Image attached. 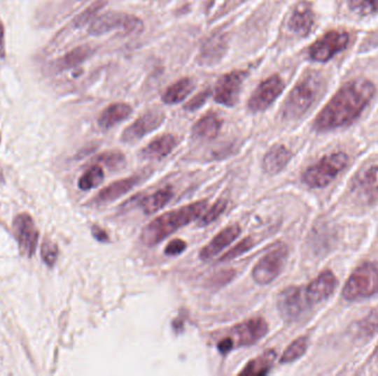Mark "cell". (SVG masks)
<instances>
[{
    "label": "cell",
    "mask_w": 378,
    "mask_h": 376,
    "mask_svg": "<svg viewBox=\"0 0 378 376\" xmlns=\"http://www.w3.org/2000/svg\"><path fill=\"white\" fill-rule=\"evenodd\" d=\"M375 85L366 79L349 82L334 95L314 120L318 131H332L352 123L375 94Z\"/></svg>",
    "instance_id": "1"
},
{
    "label": "cell",
    "mask_w": 378,
    "mask_h": 376,
    "mask_svg": "<svg viewBox=\"0 0 378 376\" xmlns=\"http://www.w3.org/2000/svg\"><path fill=\"white\" fill-rule=\"evenodd\" d=\"M207 200L192 202L184 207L177 208L173 211H168L160 217L152 219L141 233V242L145 246L152 247L158 245L162 240L172 236L173 233L184 228L189 223L202 217L207 209Z\"/></svg>",
    "instance_id": "2"
},
{
    "label": "cell",
    "mask_w": 378,
    "mask_h": 376,
    "mask_svg": "<svg viewBox=\"0 0 378 376\" xmlns=\"http://www.w3.org/2000/svg\"><path fill=\"white\" fill-rule=\"evenodd\" d=\"M321 79L318 74L310 72L293 87L282 108L286 120H297L312 106L318 96Z\"/></svg>",
    "instance_id": "3"
},
{
    "label": "cell",
    "mask_w": 378,
    "mask_h": 376,
    "mask_svg": "<svg viewBox=\"0 0 378 376\" xmlns=\"http://www.w3.org/2000/svg\"><path fill=\"white\" fill-rule=\"evenodd\" d=\"M347 164L349 157L344 152L328 154L305 170L302 181L310 188H323L335 179L336 175L346 167Z\"/></svg>",
    "instance_id": "4"
},
{
    "label": "cell",
    "mask_w": 378,
    "mask_h": 376,
    "mask_svg": "<svg viewBox=\"0 0 378 376\" xmlns=\"http://www.w3.org/2000/svg\"><path fill=\"white\" fill-rule=\"evenodd\" d=\"M378 294V265L365 263L355 269L343 289L347 301H358Z\"/></svg>",
    "instance_id": "5"
},
{
    "label": "cell",
    "mask_w": 378,
    "mask_h": 376,
    "mask_svg": "<svg viewBox=\"0 0 378 376\" xmlns=\"http://www.w3.org/2000/svg\"><path fill=\"white\" fill-rule=\"evenodd\" d=\"M289 250L284 243H276L252 269V278L258 285H269L284 270Z\"/></svg>",
    "instance_id": "6"
},
{
    "label": "cell",
    "mask_w": 378,
    "mask_h": 376,
    "mask_svg": "<svg viewBox=\"0 0 378 376\" xmlns=\"http://www.w3.org/2000/svg\"><path fill=\"white\" fill-rule=\"evenodd\" d=\"M113 30H120L127 34H137L142 31L143 22L137 17L127 13H106L93 20L89 32L93 36H100Z\"/></svg>",
    "instance_id": "7"
},
{
    "label": "cell",
    "mask_w": 378,
    "mask_h": 376,
    "mask_svg": "<svg viewBox=\"0 0 378 376\" xmlns=\"http://www.w3.org/2000/svg\"><path fill=\"white\" fill-rule=\"evenodd\" d=\"M311 306L305 296L304 288L288 287L278 297V310L284 321H298L307 314Z\"/></svg>",
    "instance_id": "8"
},
{
    "label": "cell",
    "mask_w": 378,
    "mask_h": 376,
    "mask_svg": "<svg viewBox=\"0 0 378 376\" xmlns=\"http://www.w3.org/2000/svg\"><path fill=\"white\" fill-rule=\"evenodd\" d=\"M349 34L332 30L311 45L309 53L311 59L316 62H328L334 55L341 52L349 43Z\"/></svg>",
    "instance_id": "9"
},
{
    "label": "cell",
    "mask_w": 378,
    "mask_h": 376,
    "mask_svg": "<svg viewBox=\"0 0 378 376\" xmlns=\"http://www.w3.org/2000/svg\"><path fill=\"white\" fill-rule=\"evenodd\" d=\"M247 78L246 71H232L221 76L216 84L215 101L218 104L232 108L239 101L242 84Z\"/></svg>",
    "instance_id": "10"
},
{
    "label": "cell",
    "mask_w": 378,
    "mask_h": 376,
    "mask_svg": "<svg viewBox=\"0 0 378 376\" xmlns=\"http://www.w3.org/2000/svg\"><path fill=\"white\" fill-rule=\"evenodd\" d=\"M284 89V80L279 75H272L258 85L248 102L251 112H263L270 108L272 103L281 95Z\"/></svg>",
    "instance_id": "11"
},
{
    "label": "cell",
    "mask_w": 378,
    "mask_h": 376,
    "mask_svg": "<svg viewBox=\"0 0 378 376\" xmlns=\"http://www.w3.org/2000/svg\"><path fill=\"white\" fill-rule=\"evenodd\" d=\"M13 232L16 234L19 248L24 256L31 257L36 253L39 232H38L31 215L21 213L13 219Z\"/></svg>",
    "instance_id": "12"
},
{
    "label": "cell",
    "mask_w": 378,
    "mask_h": 376,
    "mask_svg": "<svg viewBox=\"0 0 378 376\" xmlns=\"http://www.w3.org/2000/svg\"><path fill=\"white\" fill-rule=\"evenodd\" d=\"M268 331V324L265 319L255 317L234 326L231 330V335H234L231 339L234 340V347H249L263 339Z\"/></svg>",
    "instance_id": "13"
},
{
    "label": "cell",
    "mask_w": 378,
    "mask_h": 376,
    "mask_svg": "<svg viewBox=\"0 0 378 376\" xmlns=\"http://www.w3.org/2000/svg\"><path fill=\"white\" fill-rule=\"evenodd\" d=\"M165 120V114L160 110H152L139 116L134 123L123 131L122 141L126 144H132L142 139L152 131H156Z\"/></svg>",
    "instance_id": "14"
},
{
    "label": "cell",
    "mask_w": 378,
    "mask_h": 376,
    "mask_svg": "<svg viewBox=\"0 0 378 376\" xmlns=\"http://www.w3.org/2000/svg\"><path fill=\"white\" fill-rule=\"evenodd\" d=\"M337 280L331 270L321 273L318 277L304 288L305 296L311 306L326 301L333 294Z\"/></svg>",
    "instance_id": "15"
},
{
    "label": "cell",
    "mask_w": 378,
    "mask_h": 376,
    "mask_svg": "<svg viewBox=\"0 0 378 376\" xmlns=\"http://www.w3.org/2000/svg\"><path fill=\"white\" fill-rule=\"evenodd\" d=\"M228 36L226 32H216L206 40L200 50L198 62L202 66H213L218 63L226 55Z\"/></svg>",
    "instance_id": "16"
},
{
    "label": "cell",
    "mask_w": 378,
    "mask_h": 376,
    "mask_svg": "<svg viewBox=\"0 0 378 376\" xmlns=\"http://www.w3.org/2000/svg\"><path fill=\"white\" fill-rule=\"evenodd\" d=\"M241 232L239 224L229 225L228 228L223 229L217 236L210 240L207 245L202 248L200 257L202 261H209L220 253L223 250L230 245Z\"/></svg>",
    "instance_id": "17"
},
{
    "label": "cell",
    "mask_w": 378,
    "mask_h": 376,
    "mask_svg": "<svg viewBox=\"0 0 378 376\" xmlns=\"http://www.w3.org/2000/svg\"><path fill=\"white\" fill-rule=\"evenodd\" d=\"M315 16L312 7L307 1H301L294 8L290 17L288 27L291 31L300 37H307L312 31Z\"/></svg>",
    "instance_id": "18"
},
{
    "label": "cell",
    "mask_w": 378,
    "mask_h": 376,
    "mask_svg": "<svg viewBox=\"0 0 378 376\" xmlns=\"http://www.w3.org/2000/svg\"><path fill=\"white\" fill-rule=\"evenodd\" d=\"M139 179L136 175L129 177V178L121 179V180L114 181L108 187L99 192L94 198H92L93 204H104L108 202L114 201L116 198H121L124 194H127L132 189L134 188L139 183Z\"/></svg>",
    "instance_id": "19"
},
{
    "label": "cell",
    "mask_w": 378,
    "mask_h": 376,
    "mask_svg": "<svg viewBox=\"0 0 378 376\" xmlns=\"http://www.w3.org/2000/svg\"><path fill=\"white\" fill-rule=\"evenodd\" d=\"M292 154L284 145L271 147L262 159V169L268 175H278L291 160Z\"/></svg>",
    "instance_id": "20"
},
{
    "label": "cell",
    "mask_w": 378,
    "mask_h": 376,
    "mask_svg": "<svg viewBox=\"0 0 378 376\" xmlns=\"http://www.w3.org/2000/svg\"><path fill=\"white\" fill-rule=\"evenodd\" d=\"M176 146V137L171 133H164L150 141L141 152V154L145 159L160 160L167 157Z\"/></svg>",
    "instance_id": "21"
},
{
    "label": "cell",
    "mask_w": 378,
    "mask_h": 376,
    "mask_svg": "<svg viewBox=\"0 0 378 376\" xmlns=\"http://www.w3.org/2000/svg\"><path fill=\"white\" fill-rule=\"evenodd\" d=\"M132 114V108L126 103H115L110 105L101 113L97 124L104 131L112 129L116 124L121 123Z\"/></svg>",
    "instance_id": "22"
},
{
    "label": "cell",
    "mask_w": 378,
    "mask_h": 376,
    "mask_svg": "<svg viewBox=\"0 0 378 376\" xmlns=\"http://www.w3.org/2000/svg\"><path fill=\"white\" fill-rule=\"evenodd\" d=\"M276 359V352L273 349L265 351L261 356L250 361L244 370L240 371V375L263 376L270 372L273 363Z\"/></svg>",
    "instance_id": "23"
},
{
    "label": "cell",
    "mask_w": 378,
    "mask_h": 376,
    "mask_svg": "<svg viewBox=\"0 0 378 376\" xmlns=\"http://www.w3.org/2000/svg\"><path fill=\"white\" fill-rule=\"evenodd\" d=\"M220 118L214 113H209L207 115L202 116L197 123L192 127V135L197 138L214 139L218 136L221 129Z\"/></svg>",
    "instance_id": "24"
},
{
    "label": "cell",
    "mask_w": 378,
    "mask_h": 376,
    "mask_svg": "<svg viewBox=\"0 0 378 376\" xmlns=\"http://www.w3.org/2000/svg\"><path fill=\"white\" fill-rule=\"evenodd\" d=\"M173 194L174 191L172 187H164L163 189L156 191L155 194L145 196L139 205L142 208L145 215H154V213L165 207L169 200L173 198Z\"/></svg>",
    "instance_id": "25"
},
{
    "label": "cell",
    "mask_w": 378,
    "mask_h": 376,
    "mask_svg": "<svg viewBox=\"0 0 378 376\" xmlns=\"http://www.w3.org/2000/svg\"><path fill=\"white\" fill-rule=\"evenodd\" d=\"M194 87L192 80L185 78V79L179 80L176 83H174L173 85L168 87L162 99L165 104H178L190 94V92L194 89Z\"/></svg>",
    "instance_id": "26"
},
{
    "label": "cell",
    "mask_w": 378,
    "mask_h": 376,
    "mask_svg": "<svg viewBox=\"0 0 378 376\" xmlns=\"http://www.w3.org/2000/svg\"><path fill=\"white\" fill-rule=\"evenodd\" d=\"M356 188L368 198L378 194V166L360 173L356 180Z\"/></svg>",
    "instance_id": "27"
},
{
    "label": "cell",
    "mask_w": 378,
    "mask_h": 376,
    "mask_svg": "<svg viewBox=\"0 0 378 376\" xmlns=\"http://www.w3.org/2000/svg\"><path fill=\"white\" fill-rule=\"evenodd\" d=\"M103 180H104V171L100 164H97L85 170V173L79 179L78 186L80 190L89 191L100 186Z\"/></svg>",
    "instance_id": "28"
},
{
    "label": "cell",
    "mask_w": 378,
    "mask_h": 376,
    "mask_svg": "<svg viewBox=\"0 0 378 376\" xmlns=\"http://www.w3.org/2000/svg\"><path fill=\"white\" fill-rule=\"evenodd\" d=\"M307 349V338L300 337L297 340H294L293 342L286 347L280 359V363H291L294 361L299 360L301 356H304Z\"/></svg>",
    "instance_id": "29"
},
{
    "label": "cell",
    "mask_w": 378,
    "mask_h": 376,
    "mask_svg": "<svg viewBox=\"0 0 378 376\" xmlns=\"http://www.w3.org/2000/svg\"><path fill=\"white\" fill-rule=\"evenodd\" d=\"M91 55V49L87 45H82V47L76 48L70 52L66 53L63 57L62 60L60 61L61 68H72L76 66H80L81 63L87 60Z\"/></svg>",
    "instance_id": "30"
},
{
    "label": "cell",
    "mask_w": 378,
    "mask_h": 376,
    "mask_svg": "<svg viewBox=\"0 0 378 376\" xmlns=\"http://www.w3.org/2000/svg\"><path fill=\"white\" fill-rule=\"evenodd\" d=\"M125 156L121 152L118 150H111L99 154L97 157V164L104 165L108 169L118 170L121 169L125 165Z\"/></svg>",
    "instance_id": "31"
},
{
    "label": "cell",
    "mask_w": 378,
    "mask_h": 376,
    "mask_svg": "<svg viewBox=\"0 0 378 376\" xmlns=\"http://www.w3.org/2000/svg\"><path fill=\"white\" fill-rule=\"evenodd\" d=\"M253 246H255L253 238H250V236L244 238V240H240L239 243L234 245V247H231L226 253L223 254V256L219 259V261L223 263V261H232V259H237V257L241 256L244 253H247Z\"/></svg>",
    "instance_id": "32"
},
{
    "label": "cell",
    "mask_w": 378,
    "mask_h": 376,
    "mask_svg": "<svg viewBox=\"0 0 378 376\" xmlns=\"http://www.w3.org/2000/svg\"><path fill=\"white\" fill-rule=\"evenodd\" d=\"M349 9L360 16L378 13V0H347Z\"/></svg>",
    "instance_id": "33"
},
{
    "label": "cell",
    "mask_w": 378,
    "mask_h": 376,
    "mask_svg": "<svg viewBox=\"0 0 378 376\" xmlns=\"http://www.w3.org/2000/svg\"><path fill=\"white\" fill-rule=\"evenodd\" d=\"M227 205H228V201L226 198L218 200L213 207L209 208L205 215H202L200 224L202 226V225H209L215 222L216 219H218L223 212L226 211Z\"/></svg>",
    "instance_id": "34"
},
{
    "label": "cell",
    "mask_w": 378,
    "mask_h": 376,
    "mask_svg": "<svg viewBox=\"0 0 378 376\" xmlns=\"http://www.w3.org/2000/svg\"><path fill=\"white\" fill-rule=\"evenodd\" d=\"M41 256L43 261L49 267H52L55 261L58 259L59 248L58 245L50 240H46L42 244Z\"/></svg>",
    "instance_id": "35"
},
{
    "label": "cell",
    "mask_w": 378,
    "mask_h": 376,
    "mask_svg": "<svg viewBox=\"0 0 378 376\" xmlns=\"http://www.w3.org/2000/svg\"><path fill=\"white\" fill-rule=\"evenodd\" d=\"M187 248V243L184 240H181V238H175V240H172L169 243L166 245L165 247V254L167 256H177V255H181L183 252H185V250Z\"/></svg>",
    "instance_id": "36"
},
{
    "label": "cell",
    "mask_w": 378,
    "mask_h": 376,
    "mask_svg": "<svg viewBox=\"0 0 378 376\" xmlns=\"http://www.w3.org/2000/svg\"><path fill=\"white\" fill-rule=\"evenodd\" d=\"M209 92L204 91L200 94L196 95L194 99H190L186 105H185V110H196L198 108H202V105L205 104L206 101L209 96Z\"/></svg>",
    "instance_id": "37"
},
{
    "label": "cell",
    "mask_w": 378,
    "mask_h": 376,
    "mask_svg": "<svg viewBox=\"0 0 378 376\" xmlns=\"http://www.w3.org/2000/svg\"><path fill=\"white\" fill-rule=\"evenodd\" d=\"M97 9H99V6L97 5H93L90 7L89 9H87V10L84 11L83 13H81L78 18L76 19V26H82V24H87L88 21L90 20V18L94 15L95 13H97Z\"/></svg>",
    "instance_id": "38"
},
{
    "label": "cell",
    "mask_w": 378,
    "mask_h": 376,
    "mask_svg": "<svg viewBox=\"0 0 378 376\" xmlns=\"http://www.w3.org/2000/svg\"><path fill=\"white\" fill-rule=\"evenodd\" d=\"M91 233H92L93 238L100 243H108L110 242V238H108L106 231L103 230L102 228L97 226V225H93Z\"/></svg>",
    "instance_id": "39"
},
{
    "label": "cell",
    "mask_w": 378,
    "mask_h": 376,
    "mask_svg": "<svg viewBox=\"0 0 378 376\" xmlns=\"http://www.w3.org/2000/svg\"><path fill=\"white\" fill-rule=\"evenodd\" d=\"M217 347H218V351L221 354H227L234 349V340L231 339V337L225 338L219 341Z\"/></svg>",
    "instance_id": "40"
},
{
    "label": "cell",
    "mask_w": 378,
    "mask_h": 376,
    "mask_svg": "<svg viewBox=\"0 0 378 376\" xmlns=\"http://www.w3.org/2000/svg\"><path fill=\"white\" fill-rule=\"evenodd\" d=\"M5 57V28H4L3 22L0 20V59H4Z\"/></svg>",
    "instance_id": "41"
},
{
    "label": "cell",
    "mask_w": 378,
    "mask_h": 376,
    "mask_svg": "<svg viewBox=\"0 0 378 376\" xmlns=\"http://www.w3.org/2000/svg\"><path fill=\"white\" fill-rule=\"evenodd\" d=\"M3 180V173H1V170H0V181Z\"/></svg>",
    "instance_id": "42"
}]
</instances>
